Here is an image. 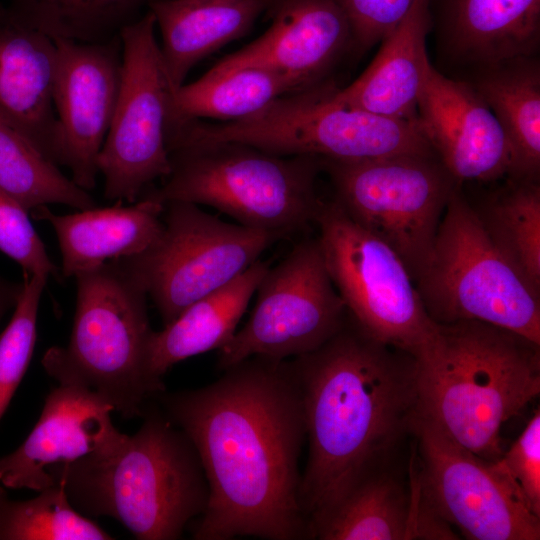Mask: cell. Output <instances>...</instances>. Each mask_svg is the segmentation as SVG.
<instances>
[{
  "label": "cell",
  "mask_w": 540,
  "mask_h": 540,
  "mask_svg": "<svg viewBox=\"0 0 540 540\" xmlns=\"http://www.w3.org/2000/svg\"><path fill=\"white\" fill-rule=\"evenodd\" d=\"M57 66L53 100L61 136L60 166L91 191L98 157L114 114L122 73L120 35L102 43L54 40Z\"/></svg>",
  "instance_id": "obj_15"
},
{
  "label": "cell",
  "mask_w": 540,
  "mask_h": 540,
  "mask_svg": "<svg viewBox=\"0 0 540 540\" xmlns=\"http://www.w3.org/2000/svg\"><path fill=\"white\" fill-rule=\"evenodd\" d=\"M433 20L429 0H416L380 42L364 72L336 98L345 105L388 118L418 123V99L430 66L426 39Z\"/></svg>",
  "instance_id": "obj_21"
},
{
  "label": "cell",
  "mask_w": 540,
  "mask_h": 540,
  "mask_svg": "<svg viewBox=\"0 0 540 540\" xmlns=\"http://www.w3.org/2000/svg\"><path fill=\"white\" fill-rule=\"evenodd\" d=\"M56 66L54 40L0 5V118L60 166L53 100Z\"/></svg>",
  "instance_id": "obj_19"
},
{
  "label": "cell",
  "mask_w": 540,
  "mask_h": 540,
  "mask_svg": "<svg viewBox=\"0 0 540 540\" xmlns=\"http://www.w3.org/2000/svg\"><path fill=\"white\" fill-rule=\"evenodd\" d=\"M315 223L331 280L360 329L412 356L426 347L438 323L426 311L400 256L334 200L323 201Z\"/></svg>",
  "instance_id": "obj_10"
},
{
  "label": "cell",
  "mask_w": 540,
  "mask_h": 540,
  "mask_svg": "<svg viewBox=\"0 0 540 540\" xmlns=\"http://www.w3.org/2000/svg\"><path fill=\"white\" fill-rule=\"evenodd\" d=\"M500 461L529 509L540 518V410H534L518 438Z\"/></svg>",
  "instance_id": "obj_35"
},
{
  "label": "cell",
  "mask_w": 540,
  "mask_h": 540,
  "mask_svg": "<svg viewBox=\"0 0 540 540\" xmlns=\"http://www.w3.org/2000/svg\"><path fill=\"white\" fill-rule=\"evenodd\" d=\"M157 0H10L26 24L53 40L107 42L137 22Z\"/></svg>",
  "instance_id": "obj_28"
},
{
  "label": "cell",
  "mask_w": 540,
  "mask_h": 540,
  "mask_svg": "<svg viewBox=\"0 0 540 540\" xmlns=\"http://www.w3.org/2000/svg\"><path fill=\"white\" fill-rule=\"evenodd\" d=\"M352 31L353 47L366 51L391 32L416 0H335Z\"/></svg>",
  "instance_id": "obj_34"
},
{
  "label": "cell",
  "mask_w": 540,
  "mask_h": 540,
  "mask_svg": "<svg viewBox=\"0 0 540 540\" xmlns=\"http://www.w3.org/2000/svg\"><path fill=\"white\" fill-rule=\"evenodd\" d=\"M143 417L135 434L65 467L57 483L87 517H111L139 540H176L205 512L208 480L183 430L157 408Z\"/></svg>",
  "instance_id": "obj_4"
},
{
  "label": "cell",
  "mask_w": 540,
  "mask_h": 540,
  "mask_svg": "<svg viewBox=\"0 0 540 540\" xmlns=\"http://www.w3.org/2000/svg\"><path fill=\"white\" fill-rule=\"evenodd\" d=\"M167 150L168 175L140 198L207 205L284 239L315 223L323 203L316 188L320 157L278 155L235 142H181Z\"/></svg>",
  "instance_id": "obj_5"
},
{
  "label": "cell",
  "mask_w": 540,
  "mask_h": 540,
  "mask_svg": "<svg viewBox=\"0 0 540 540\" xmlns=\"http://www.w3.org/2000/svg\"><path fill=\"white\" fill-rule=\"evenodd\" d=\"M163 211V203L140 198L129 206L93 207L66 215L55 214L47 206L31 213L54 229L62 256L61 276L70 278L148 250L161 235Z\"/></svg>",
  "instance_id": "obj_22"
},
{
  "label": "cell",
  "mask_w": 540,
  "mask_h": 540,
  "mask_svg": "<svg viewBox=\"0 0 540 540\" xmlns=\"http://www.w3.org/2000/svg\"><path fill=\"white\" fill-rule=\"evenodd\" d=\"M255 293L247 322L218 350L222 371L253 356L287 360L312 352L348 318L317 238L297 242L269 267Z\"/></svg>",
  "instance_id": "obj_13"
},
{
  "label": "cell",
  "mask_w": 540,
  "mask_h": 540,
  "mask_svg": "<svg viewBox=\"0 0 540 540\" xmlns=\"http://www.w3.org/2000/svg\"><path fill=\"white\" fill-rule=\"evenodd\" d=\"M497 249L540 292V187L515 179L476 209Z\"/></svg>",
  "instance_id": "obj_30"
},
{
  "label": "cell",
  "mask_w": 540,
  "mask_h": 540,
  "mask_svg": "<svg viewBox=\"0 0 540 540\" xmlns=\"http://www.w3.org/2000/svg\"><path fill=\"white\" fill-rule=\"evenodd\" d=\"M418 124L457 183L510 174L505 134L468 81L446 77L431 65L418 99Z\"/></svg>",
  "instance_id": "obj_17"
},
{
  "label": "cell",
  "mask_w": 540,
  "mask_h": 540,
  "mask_svg": "<svg viewBox=\"0 0 540 540\" xmlns=\"http://www.w3.org/2000/svg\"><path fill=\"white\" fill-rule=\"evenodd\" d=\"M442 41L451 56L480 69L535 56L540 0H437Z\"/></svg>",
  "instance_id": "obj_23"
},
{
  "label": "cell",
  "mask_w": 540,
  "mask_h": 540,
  "mask_svg": "<svg viewBox=\"0 0 540 540\" xmlns=\"http://www.w3.org/2000/svg\"><path fill=\"white\" fill-rule=\"evenodd\" d=\"M478 321L438 324L413 356L418 416L474 454L498 460L501 430L540 394V350Z\"/></svg>",
  "instance_id": "obj_3"
},
{
  "label": "cell",
  "mask_w": 540,
  "mask_h": 540,
  "mask_svg": "<svg viewBox=\"0 0 540 540\" xmlns=\"http://www.w3.org/2000/svg\"><path fill=\"white\" fill-rule=\"evenodd\" d=\"M74 277L76 308L69 344L49 348L43 367L58 383L93 390L123 418L143 416L146 402L164 392L147 370L153 332L147 291L121 259Z\"/></svg>",
  "instance_id": "obj_6"
},
{
  "label": "cell",
  "mask_w": 540,
  "mask_h": 540,
  "mask_svg": "<svg viewBox=\"0 0 540 540\" xmlns=\"http://www.w3.org/2000/svg\"><path fill=\"white\" fill-rule=\"evenodd\" d=\"M223 371L205 387L156 397L194 444L208 480L192 538L309 539L299 470L306 428L291 360L253 356Z\"/></svg>",
  "instance_id": "obj_1"
},
{
  "label": "cell",
  "mask_w": 540,
  "mask_h": 540,
  "mask_svg": "<svg viewBox=\"0 0 540 540\" xmlns=\"http://www.w3.org/2000/svg\"><path fill=\"white\" fill-rule=\"evenodd\" d=\"M408 474L393 467L365 478L310 526L309 539H459L424 501L410 463Z\"/></svg>",
  "instance_id": "obj_20"
},
{
  "label": "cell",
  "mask_w": 540,
  "mask_h": 540,
  "mask_svg": "<svg viewBox=\"0 0 540 540\" xmlns=\"http://www.w3.org/2000/svg\"><path fill=\"white\" fill-rule=\"evenodd\" d=\"M490 108L507 139L515 179L536 180L540 168V65L518 57L478 69L468 81Z\"/></svg>",
  "instance_id": "obj_26"
},
{
  "label": "cell",
  "mask_w": 540,
  "mask_h": 540,
  "mask_svg": "<svg viewBox=\"0 0 540 540\" xmlns=\"http://www.w3.org/2000/svg\"><path fill=\"white\" fill-rule=\"evenodd\" d=\"M294 92L287 78L264 67L210 69L200 79L172 92L168 124L206 118L225 122L243 119Z\"/></svg>",
  "instance_id": "obj_27"
},
{
  "label": "cell",
  "mask_w": 540,
  "mask_h": 540,
  "mask_svg": "<svg viewBox=\"0 0 540 540\" xmlns=\"http://www.w3.org/2000/svg\"><path fill=\"white\" fill-rule=\"evenodd\" d=\"M269 267V262L257 260L227 285L189 305L161 331L152 332L147 370L159 389L165 391L162 377L173 365L220 350L233 338Z\"/></svg>",
  "instance_id": "obj_25"
},
{
  "label": "cell",
  "mask_w": 540,
  "mask_h": 540,
  "mask_svg": "<svg viewBox=\"0 0 540 540\" xmlns=\"http://www.w3.org/2000/svg\"><path fill=\"white\" fill-rule=\"evenodd\" d=\"M113 407L93 390L59 383L46 397L36 425L12 453L0 458V482L42 491L57 485L67 466L114 448L125 436L111 419Z\"/></svg>",
  "instance_id": "obj_16"
},
{
  "label": "cell",
  "mask_w": 540,
  "mask_h": 540,
  "mask_svg": "<svg viewBox=\"0 0 540 540\" xmlns=\"http://www.w3.org/2000/svg\"><path fill=\"white\" fill-rule=\"evenodd\" d=\"M260 1L266 3L267 6H268V9H269L270 7H272V6H273L276 2H278L279 0H260ZM268 9H267V10H268Z\"/></svg>",
  "instance_id": "obj_37"
},
{
  "label": "cell",
  "mask_w": 540,
  "mask_h": 540,
  "mask_svg": "<svg viewBox=\"0 0 540 540\" xmlns=\"http://www.w3.org/2000/svg\"><path fill=\"white\" fill-rule=\"evenodd\" d=\"M0 189L26 210L62 204L84 210L96 207L80 188L25 137L0 118Z\"/></svg>",
  "instance_id": "obj_29"
},
{
  "label": "cell",
  "mask_w": 540,
  "mask_h": 540,
  "mask_svg": "<svg viewBox=\"0 0 540 540\" xmlns=\"http://www.w3.org/2000/svg\"><path fill=\"white\" fill-rule=\"evenodd\" d=\"M415 285L438 324L483 322L540 345V292L494 245L460 184L450 195Z\"/></svg>",
  "instance_id": "obj_8"
},
{
  "label": "cell",
  "mask_w": 540,
  "mask_h": 540,
  "mask_svg": "<svg viewBox=\"0 0 540 540\" xmlns=\"http://www.w3.org/2000/svg\"><path fill=\"white\" fill-rule=\"evenodd\" d=\"M326 82L282 95L258 112L212 124L177 123L173 143L235 142L284 156L359 160L435 155L419 124L388 118L340 102Z\"/></svg>",
  "instance_id": "obj_7"
},
{
  "label": "cell",
  "mask_w": 540,
  "mask_h": 540,
  "mask_svg": "<svg viewBox=\"0 0 540 540\" xmlns=\"http://www.w3.org/2000/svg\"><path fill=\"white\" fill-rule=\"evenodd\" d=\"M268 6L260 0H157L149 10L161 33L160 52L174 90L202 59L245 35Z\"/></svg>",
  "instance_id": "obj_24"
},
{
  "label": "cell",
  "mask_w": 540,
  "mask_h": 540,
  "mask_svg": "<svg viewBox=\"0 0 540 540\" xmlns=\"http://www.w3.org/2000/svg\"><path fill=\"white\" fill-rule=\"evenodd\" d=\"M21 288L22 283H11L0 277V321L10 308L15 307Z\"/></svg>",
  "instance_id": "obj_36"
},
{
  "label": "cell",
  "mask_w": 540,
  "mask_h": 540,
  "mask_svg": "<svg viewBox=\"0 0 540 540\" xmlns=\"http://www.w3.org/2000/svg\"><path fill=\"white\" fill-rule=\"evenodd\" d=\"M155 28V18L149 10L120 33V89L98 157L107 200L136 202L170 171L166 134L173 89Z\"/></svg>",
  "instance_id": "obj_12"
},
{
  "label": "cell",
  "mask_w": 540,
  "mask_h": 540,
  "mask_svg": "<svg viewBox=\"0 0 540 540\" xmlns=\"http://www.w3.org/2000/svg\"><path fill=\"white\" fill-rule=\"evenodd\" d=\"M26 210L0 189V251L17 262L25 274H43L62 280Z\"/></svg>",
  "instance_id": "obj_33"
},
{
  "label": "cell",
  "mask_w": 540,
  "mask_h": 540,
  "mask_svg": "<svg viewBox=\"0 0 540 540\" xmlns=\"http://www.w3.org/2000/svg\"><path fill=\"white\" fill-rule=\"evenodd\" d=\"M89 517L78 512L64 482L24 501L9 498L0 487V540H111Z\"/></svg>",
  "instance_id": "obj_31"
},
{
  "label": "cell",
  "mask_w": 540,
  "mask_h": 540,
  "mask_svg": "<svg viewBox=\"0 0 540 540\" xmlns=\"http://www.w3.org/2000/svg\"><path fill=\"white\" fill-rule=\"evenodd\" d=\"M410 464L431 510L470 540H539L540 518L527 506L500 458L462 447L417 415Z\"/></svg>",
  "instance_id": "obj_14"
},
{
  "label": "cell",
  "mask_w": 540,
  "mask_h": 540,
  "mask_svg": "<svg viewBox=\"0 0 540 540\" xmlns=\"http://www.w3.org/2000/svg\"><path fill=\"white\" fill-rule=\"evenodd\" d=\"M162 221L161 235L148 250L121 260L144 285L163 326L233 281L284 239L225 222L188 202L164 203Z\"/></svg>",
  "instance_id": "obj_11"
},
{
  "label": "cell",
  "mask_w": 540,
  "mask_h": 540,
  "mask_svg": "<svg viewBox=\"0 0 540 540\" xmlns=\"http://www.w3.org/2000/svg\"><path fill=\"white\" fill-rule=\"evenodd\" d=\"M291 362L308 441L300 503L310 529L359 482L396 467L418 415L415 361L348 314L331 339Z\"/></svg>",
  "instance_id": "obj_2"
},
{
  "label": "cell",
  "mask_w": 540,
  "mask_h": 540,
  "mask_svg": "<svg viewBox=\"0 0 540 540\" xmlns=\"http://www.w3.org/2000/svg\"><path fill=\"white\" fill-rule=\"evenodd\" d=\"M266 13L269 28L211 69L264 67L287 78L298 92L323 83L353 47L349 21L335 0H279Z\"/></svg>",
  "instance_id": "obj_18"
},
{
  "label": "cell",
  "mask_w": 540,
  "mask_h": 540,
  "mask_svg": "<svg viewBox=\"0 0 540 540\" xmlns=\"http://www.w3.org/2000/svg\"><path fill=\"white\" fill-rule=\"evenodd\" d=\"M334 201L388 244L414 282L425 267L456 180L436 155L320 158Z\"/></svg>",
  "instance_id": "obj_9"
},
{
  "label": "cell",
  "mask_w": 540,
  "mask_h": 540,
  "mask_svg": "<svg viewBox=\"0 0 540 540\" xmlns=\"http://www.w3.org/2000/svg\"><path fill=\"white\" fill-rule=\"evenodd\" d=\"M14 313L0 334V419L28 369L37 338V314L47 279L23 273Z\"/></svg>",
  "instance_id": "obj_32"
}]
</instances>
